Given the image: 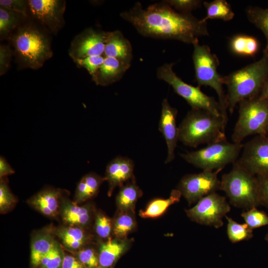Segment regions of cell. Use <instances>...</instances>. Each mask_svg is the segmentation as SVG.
<instances>
[{
  "mask_svg": "<svg viewBox=\"0 0 268 268\" xmlns=\"http://www.w3.org/2000/svg\"><path fill=\"white\" fill-rule=\"evenodd\" d=\"M54 241L46 235L36 238L32 242L31 248V263L34 266L40 265L42 259L55 245Z\"/></svg>",
  "mask_w": 268,
  "mask_h": 268,
  "instance_id": "cell-29",
  "label": "cell"
},
{
  "mask_svg": "<svg viewBox=\"0 0 268 268\" xmlns=\"http://www.w3.org/2000/svg\"><path fill=\"white\" fill-rule=\"evenodd\" d=\"M14 171L2 156L0 158V177L2 178L8 175L13 174Z\"/></svg>",
  "mask_w": 268,
  "mask_h": 268,
  "instance_id": "cell-44",
  "label": "cell"
},
{
  "mask_svg": "<svg viewBox=\"0 0 268 268\" xmlns=\"http://www.w3.org/2000/svg\"><path fill=\"white\" fill-rule=\"evenodd\" d=\"M120 16L146 37L176 40L194 45L199 43V37L209 36L206 22L191 13L177 11L164 0L146 9L137 2Z\"/></svg>",
  "mask_w": 268,
  "mask_h": 268,
  "instance_id": "cell-1",
  "label": "cell"
},
{
  "mask_svg": "<svg viewBox=\"0 0 268 268\" xmlns=\"http://www.w3.org/2000/svg\"><path fill=\"white\" fill-rule=\"evenodd\" d=\"M226 124L221 117L202 110H190L178 127L179 140L196 147L227 140Z\"/></svg>",
  "mask_w": 268,
  "mask_h": 268,
  "instance_id": "cell-3",
  "label": "cell"
},
{
  "mask_svg": "<svg viewBox=\"0 0 268 268\" xmlns=\"http://www.w3.org/2000/svg\"><path fill=\"white\" fill-rule=\"evenodd\" d=\"M134 169L133 161L128 157L118 156L111 160L106 167L105 178L109 182V193L132 178Z\"/></svg>",
  "mask_w": 268,
  "mask_h": 268,
  "instance_id": "cell-16",
  "label": "cell"
},
{
  "mask_svg": "<svg viewBox=\"0 0 268 268\" xmlns=\"http://www.w3.org/2000/svg\"><path fill=\"white\" fill-rule=\"evenodd\" d=\"M9 49L6 46L1 45L0 48V73L4 74L7 70L10 59Z\"/></svg>",
  "mask_w": 268,
  "mask_h": 268,
  "instance_id": "cell-42",
  "label": "cell"
},
{
  "mask_svg": "<svg viewBox=\"0 0 268 268\" xmlns=\"http://www.w3.org/2000/svg\"><path fill=\"white\" fill-rule=\"evenodd\" d=\"M221 170H203L199 173L186 175L180 181L177 189L190 204L198 202L220 190L221 182L218 174Z\"/></svg>",
  "mask_w": 268,
  "mask_h": 268,
  "instance_id": "cell-11",
  "label": "cell"
},
{
  "mask_svg": "<svg viewBox=\"0 0 268 268\" xmlns=\"http://www.w3.org/2000/svg\"><path fill=\"white\" fill-rule=\"evenodd\" d=\"M105 56H95L87 57L74 61L78 65L85 68L92 77L104 62Z\"/></svg>",
  "mask_w": 268,
  "mask_h": 268,
  "instance_id": "cell-36",
  "label": "cell"
},
{
  "mask_svg": "<svg viewBox=\"0 0 268 268\" xmlns=\"http://www.w3.org/2000/svg\"><path fill=\"white\" fill-rule=\"evenodd\" d=\"M28 4L34 16L53 32L61 27L65 2L58 0H30Z\"/></svg>",
  "mask_w": 268,
  "mask_h": 268,
  "instance_id": "cell-14",
  "label": "cell"
},
{
  "mask_svg": "<svg viewBox=\"0 0 268 268\" xmlns=\"http://www.w3.org/2000/svg\"><path fill=\"white\" fill-rule=\"evenodd\" d=\"M268 79V53L264 51L259 60L223 77L229 112L232 114L241 101L260 95Z\"/></svg>",
  "mask_w": 268,
  "mask_h": 268,
  "instance_id": "cell-2",
  "label": "cell"
},
{
  "mask_svg": "<svg viewBox=\"0 0 268 268\" xmlns=\"http://www.w3.org/2000/svg\"><path fill=\"white\" fill-rule=\"evenodd\" d=\"M128 244L126 241L111 240L103 243L99 249L100 266L106 268L112 266L126 251Z\"/></svg>",
  "mask_w": 268,
  "mask_h": 268,
  "instance_id": "cell-20",
  "label": "cell"
},
{
  "mask_svg": "<svg viewBox=\"0 0 268 268\" xmlns=\"http://www.w3.org/2000/svg\"><path fill=\"white\" fill-rule=\"evenodd\" d=\"M230 209L225 197L215 192L200 199L194 206L186 210V212L194 222L219 228L223 225L222 219Z\"/></svg>",
  "mask_w": 268,
  "mask_h": 268,
  "instance_id": "cell-10",
  "label": "cell"
},
{
  "mask_svg": "<svg viewBox=\"0 0 268 268\" xmlns=\"http://www.w3.org/2000/svg\"><path fill=\"white\" fill-rule=\"evenodd\" d=\"M193 46L192 58L198 86H208L215 91L218 97L221 116L227 124L226 94L224 91L223 77L217 71L219 65L218 58L207 45L197 43Z\"/></svg>",
  "mask_w": 268,
  "mask_h": 268,
  "instance_id": "cell-5",
  "label": "cell"
},
{
  "mask_svg": "<svg viewBox=\"0 0 268 268\" xmlns=\"http://www.w3.org/2000/svg\"><path fill=\"white\" fill-rule=\"evenodd\" d=\"M61 194L58 190L45 189L33 197L30 203L44 215L54 216L59 209Z\"/></svg>",
  "mask_w": 268,
  "mask_h": 268,
  "instance_id": "cell-19",
  "label": "cell"
},
{
  "mask_svg": "<svg viewBox=\"0 0 268 268\" xmlns=\"http://www.w3.org/2000/svg\"><path fill=\"white\" fill-rule=\"evenodd\" d=\"M58 235L65 247L71 250L80 248L86 241L84 231L77 227L63 228L59 231Z\"/></svg>",
  "mask_w": 268,
  "mask_h": 268,
  "instance_id": "cell-28",
  "label": "cell"
},
{
  "mask_svg": "<svg viewBox=\"0 0 268 268\" xmlns=\"http://www.w3.org/2000/svg\"><path fill=\"white\" fill-rule=\"evenodd\" d=\"M245 223L252 229L268 225V215L256 207L251 208L241 213Z\"/></svg>",
  "mask_w": 268,
  "mask_h": 268,
  "instance_id": "cell-32",
  "label": "cell"
},
{
  "mask_svg": "<svg viewBox=\"0 0 268 268\" xmlns=\"http://www.w3.org/2000/svg\"></svg>",
  "mask_w": 268,
  "mask_h": 268,
  "instance_id": "cell-49",
  "label": "cell"
},
{
  "mask_svg": "<svg viewBox=\"0 0 268 268\" xmlns=\"http://www.w3.org/2000/svg\"><path fill=\"white\" fill-rule=\"evenodd\" d=\"M104 54L105 57L115 58L129 66L133 58L130 42L119 30L111 32Z\"/></svg>",
  "mask_w": 268,
  "mask_h": 268,
  "instance_id": "cell-18",
  "label": "cell"
},
{
  "mask_svg": "<svg viewBox=\"0 0 268 268\" xmlns=\"http://www.w3.org/2000/svg\"><path fill=\"white\" fill-rule=\"evenodd\" d=\"M130 66L115 58L105 57L93 80L97 85H110L121 79Z\"/></svg>",
  "mask_w": 268,
  "mask_h": 268,
  "instance_id": "cell-17",
  "label": "cell"
},
{
  "mask_svg": "<svg viewBox=\"0 0 268 268\" xmlns=\"http://www.w3.org/2000/svg\"><path fill=\"white\" fill-rule=\"evenodd\" d=\"M182 194L178 190H173L167 199H156L151 201L139 216L144 218H156L162 215L172 204L180 201Z\"/></svg>",
  "mask_w": 268,
  "mask_h": 268,
  "instance_id": "cell-21",
  "label": "cell"
},
{
  "mask_svg": "<svg viewBox=\"0 0 268 268\" xmlns=\"http://www.w3.org/2000/svg\"><path fill=\"white\" fill-rule=\"evenodd\" d=\"M78 259L85 268H97L98 267L99 258L91 249H85L78 253Z\"/></svg>",
  "mask_w": 268,
  "mask_h": 268,
  "instance_id": "cell-38",
  "label": "cell"
},
{
  "mask_svg": "<svg viewBox=\"0 0 268 268\" xmlns=\"http://www.w3.org/2000/svg\"><path fill=\"white\" fill-rule=\"evenodd\" d=\"M220 189L230 203L247 210L261 204L258 180L236 161L230 172L223 175Z\"/></svg>",
  "mask_w": 268,
  "mask_h": 268,
  "instance_id": "cell-4",
  "label": "cell"
},
{
  "mask_svg": "<svg viewBox=\"0 0 268 268\" xmlns=\"http://www.w3.org/2000/svg\"><path fill=\"white\" fill-rule=\"evenodd\" d=\"M111 32L86 29L71 43L69 55L74 61L89 56H102Z\"/></svg>",
  "mask_w": 268,
  "mask_h": 268,
  "instance_id": "cell-13",
  "label": "cell"
},
{
  "mask_svg": "<svg viewBox=\"0 0 268 268\" xmlns=\"http://www.w3.org/2000/svg\"><path fill=\"white\" fill-rule=\"evenodd\" d=\"M64 206L62 217L67 223L72 225L84 226L87 224L90 219L89 209L84 206L67 202Z\"/></svg>",
  "mask_w": 268,
  "mask_h": 268,
  "instance_id": "cell-24",
  "label": "cell"
},
{
  "mask_svg": "<svg viewBox=\"0 0 268 268\" xmlns=\"http://www.w3.org/2000/svg\"><path fill=\"white\" fill-rule=\"evenodd\" d=\"M239 116L231 136L232 142L242 143L252 135H267L268 100L261 95L239 103Z\"/></svg>",
  "mask_w": 268,
  "mask_h": 268,
  "instance_id": "cell-6",
  "label": "cell"
},
{
  "mask_svg": "<svg viewBox=\"0 0 268 268\" xmlns=\"http://www.w3.org/2000/svg\"><path fill=\"white\" fill-rule=\"evenodd\" d=\"M230 48L234 54L238 55L253 56L258 51L259 44L254 37L237 35L231 39Z\"/></svg>",
  "mask_w": 268,
  "mask_h": 268,
  "instance_id": "cell-25",
  "label": "cell"
},
{
  "mask_svg": "<svg viewBox=\"0 0 268 268\" xmlns=\"http://www.w3.org/2000/svg\"><path fill=\"white\" fill-rule=\"evenodd\" d=\"M103 179L93 173L85 175L78 183L75 198L77 202L84 201L98 192Z\"/></svg>",
  "mask_w": 268,
  "mask_h": 268,
  "instance_id": "cell-22",
  "label": "cell"
},
{
  "mask_svg": "<svg viewBox=\"0 0 268 268\" xmlns=\"http://www.w3.org/2000/svg\"><path fill=\"white\" fill-rule=\"evenodd\" d=\"M227 221V234L229 240L235 243L249 240L253 236V229L246 224L237 223L232 218L226 215Z\"/></svg>",
  "mask_w": 268,
  "mask_h": 268,
  "instance_id": "cell-30",
  "label": "cell"
},
{
  "mask_svg": "<svg viewBox=\"0 0 268 268\" xmlns=\"http://www.w3.org/2000/svg\"><path fill=\"white\" fill-rule=\"evenodd\" d=\"M63 259L62 268H85L78 259L73 256L66 255Z\"/></svg>",
  "mask_w": 268,
  "mask_h": 268,
  "instance_id": "cell-43",
  "label": "cell"
},
{
  "mask_svg": "<svg viewBox=\"0 0 268 268\" xmlns=\"http://www.w3.org/2000/svg\"><path fill=\"white\" fill-rule=\"evenodd\" d=\"M244 144L230 142L227 140L214 142L204 148L181 154L188 163L202 170L223 169L234 163L239 158Z\"/></svg>",
  "mask_w": 268,
  "mask_h": 268,
  "instance_id": "cell-7",
  "label": "cell"
},
{
  "mask_svg": "<svg viewBox=\"0 0 268 268\" xmlns=\"http://www.w3.org/2000/svg\"><path fill=\"white\" fill-rule=\"evenodd\" d=\"M246 15L249 21L264 33L266 40L264 52L268 53V8L249 6L246 9Z\"/></svg>",
  "mask_w": 268,
  "mask_h": 268,
  "instance_id": "cell-27",
  "label": "cell"
},
{
  "mask_svg": "<svg viewBox=\"0 0 268 268\" xmlns=\"http://www.w3.org/2000/svg\"><path fill=\"white\" fill-rule=\"evenodd\" d=\"M169 5L178 12L191 13L193 10L201 7V0H164Z\"/></svg>",
  "mask_w": 268,
  "mask_h": 268,
  "instance_id": "cell-34",
  "label": "cell"
},
{
  "mask_svg": "<svg viewBox=\"0 0 268 268\" xmlns=\"http://www.w3.org/2000/svg\"><path fill=\"white\" fill-rule=\"evenodd\" d=\"M18 13L4 7L0 8V33L1 36L7 35L16 25Z\"/></svg>",
  "mask_w": 268,
  "mask_h": 268,
  "instance_id": "cell-33",
  "label": "cell"
},
{
  "mask_svg": "<svg viewBox=\"0 0 268 268\" xmlns=\"http://www.w3.org/2000/svg\"><path fill=\"white\" fill-rule=\"evenodd\" d=\"M134 227L135 221L133 215L129 211H122L115 221L113 233L116 238L123 240Z\"/></svg>",
  "mask_w": 268,
  "mask_h": 268,
  "instance_id": "cell-31",
  "label": "cell"
},
{
  "mask_svg": "<svg viewBox=\"0 0 268 268\" xmlns=\"http://www.w3.org/2000/svg\"><path fill=\"white\" fill-rule=\"evenodd\" d=\"M236 161L257 177H268V135H258L244 144Z\"/></svg>",
  "mask_w": 268,
  "mask_h": 268,
  "instance_id": "cell-12",
  "label": "cell"
},
{
  "mask_svg": "<svg viewBox=\"0 0 268 268\" xmlns=\"http://www.w3.org/2000/svg\"><path fill=\"white\" fill-rule=\"evenodd\" d=\"M97 268H103V267L99 266Z\"/></svg>",
  "mask_w": 268,
  "mask_h": 268,
  "instance_id": "cell-48",
  "label": "cell"
},
{
  "mask_svg": "<svg viewBox=\"0 0 268 268\" xmlns=\"http://www.w3.org/2000/svg\"><path fill=\"white\" fill-rule=\"evenodd\" d=\"M111 219L103 214H99L95 221V230L98 235L103 238L109 236L112 230Z\"/></svg>",
  "mask_w": 268,
  "mask_h": 268,
  "instance_id": "cell-39",
  "label": "cell"
},
{
  "mask_svg": "<svg viewBox=\"0 0 268 268\" xmlns=\"http://www.w3.org/2000/svg\"><path fill=\"white\" fill-rule=\"evenodd\" d=\"M15 201V198L10 192L6 181L2 180L0 184V211L3 212L9 209Z\"/></svg>",
  "mask_w": 268,
  "mask_h": 268,
  "instance_id": "cell-37",
  "label": "cell"
},
{
  "mask_svg": "<svg viewBox=\"0 0 268 268\" xmlns=\"http://www.w3.org/2000/svg\"><path fill=\"white\" fill-rule=\"evenodd\" d=\"M63 259L58 246L55 244L42 259L40 265L44 268H59L62 264Z\"/></svg>",
  "mask_w": 268,
  "mask_h": 268,
  "instance_id": "cell-35",
  "label": "cell"
},
{
  "mask_svg": "<svg viewBox=\"0 0 268 268\" xmlns=\"http://www.w3.org/2000/svg\"><path fill=\"white\" fill-rule=\"evenodd\" d=\"M267 135H268V126H267Z\"/></svg>",
  "mask_w": 268,
  "mask_h": 268,
  "instance_id": "cell-47",
  "label": "cell"
},
{
  "mask_svg": "<svg viewBox=\"0 0 268 268\" xmlns=\"http://www.w3.org/2000/svg\"><path fill=\"white\" fill-rule=\"evenodd\" d=\"M141 194V190L134 183L122 187L117 197V203L121 211L133 209Z\"/></svg>",
  "mask_w": 268,
  "mask_h": 268,
  "instance_id": "cell-26",
  "label": "cell"
},
{
  "mask_svg": "<svg viewBox=\"0 0 268 268\" xmlns=\"http://www.w3.org/2000/svg\"><path fill=\"white\" fill-rule=\"evenodd\" d=\"M178 110L172 107L166 98L162 102V109L159 129L163 134L167 146V156L165 163L175 159V150L179 140L178 127L176 125Z\"/></svg>",
  "mask_w": 268,
  "mask_h": 268,
  "instance_id": "cell-15",
  "label": "cell"
},
{
  "mask_svg": "<svg viewBox=\"0 0 268 268\" xmlns=\"http://www.w3.org/2000/svg\"><path fill=\"white\" fill-rule=\"evenodd\" d=\"M27 2L23 0H0V6L26 15Z\"/></svg>",
  "mask_w": 268,
  "mask_h": 268,
  "instance_id": "cell-40",
  "label": "cell"
},
{
  "mask_svg": "<svg viewBox=\"0 0 268 268\" xmlns=\"http://www.w3.org/2000/svg\"><path fill=\"white\" fill-rule=\"evenodd\" d=\"M203 3L206 9V16L201 19L203 22L212 19L227 21L232 19L234 16L235 14L231 5L225 0L204 1Z\"/></svg>",
  "mask_w": 268,
  "mask_h": 268,
  "instance_id": "cell-23",
  "label": "cell"
},
{
  "mask_svg": "<svg viewBox=\"0 0 268 268\" xmlns=\"http://www.w3.org/2000/svg\"><path fill=\"white\" fill-rule=\"evenodd\" d=\"M265 239H266V241L268 243V233L266 235Z\"/></svg>",
  "mask_w": 268,
  "mask_h": 268,
  "instance_id": "cell-46",
  "label": "cell"
},
{
  "mask_svg": "<svg viewBox=\"0 0 268 268\" xmlns=\"http://www.w3.org/2000/svg\"><path fill=\"white\" fill-rule=\"evenodd\" d=\"M13 46L22 63L36 69L53 55L49 41L43 33L32 27H25L13 38Z\"/></svg>",
  "mask_w": 268,
  "mask_h": 268,
  "instance_id": "cell-8",
  "label": "cell"
},
{
  "mask_svg": "<svg viewBox=\"0 0 268 268\" xmlns=\"http://www.w3.org/2000/svg\"><path fill=\"white\" fill-rule=\"evenodd\" d=\"M261 204L268 208V177H257Z\"/></svg>",
  "mask_w": 268,
  "mask_h": 268,
  "instance_id": "cell-41",
  "label": "cell"
},
{
  "mask_svg": "<svg viewBox=\"0 0 268 268\" xmlns=\"http://www.w3.org/2000/svg\"><path fill=\"white\" fill-rule=\"evenodd\" d=\"M260 95L268 100V79L265 84Z\"/></svg>",
  "mask_w": 268,
  "mask_h": 268,
  "instance_id": "cell-45",
  "label": "cell"
},
{
  "mask_svg": "<svg viewBox=\"0 0 268 268\" xmlns=\"http://www.w3.org/2000/svg\"><path fill=\"white\" fill-rule=\"evenodd\" d=\"M173 65L174 63L165 64L159 67L157 70V78L171 85L174 91L187 101L192 109L205 110L222 117L218 102L214 97L202 92L200 86H194L182 80L173 70Z\"/></svg>",
  "mask_w": 268,
  "mask_h": 268,
  "instance_id": "cell-9",
  "label": "cell"
}]
</instances>
